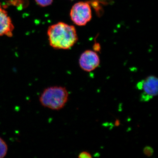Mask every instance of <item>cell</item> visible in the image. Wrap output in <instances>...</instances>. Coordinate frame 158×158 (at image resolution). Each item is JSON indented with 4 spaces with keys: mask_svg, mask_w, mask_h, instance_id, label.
I'll list each match as a JSON object with an SVG mask.
<instances>
[{
    "mask_svg": "<svg viewBox=\"0 0 158 158\" xmlns=\"http://www.w3.org/2000/svg\"><path fill=\"white\" fill-rule=\"evenodd\" d=\"M100 50V46L98 44H95L94 45V50L98 51Z\"/></svg>",
    "mask_w": 158,
    "mask_h": 158,
    "instance_id": "11",
    "label": "cell"
},
{
    "mask_svg": "<svg viewBox=\"0 0 158 158\" xmlns=\"http://www.w3.org/2000/svg\"><path fill=\"white\" fill-rule=\"evenodd\" d=\"M78 158H91L92 156L91 154L88 152L83 151L79 154Z\"/></svg>",
    "mask_w": 158,
    "mask_h": 158,
    "instance_id": "10",
    "label": "cell"
},
{
    "mask_svg": "<svg viewBox=\"0 0 158 158\" xmlns=\"http://www.w3.org/2000/svg\"><path fill=\"white\" fill-rule=\"evenodd\" d=\"M47 34L50 45L57 49H70L78 40L74 27L63 22L50 26Z\"/></svg>",
    "mask_w": 158,
    "mask_h": 158,
    "instance_id": "1",
    "label": "cell"
},
{
    "mask_svg": "<svg viewBox=\"0 0 158 158\" xmlns=\"http://www.w3.org/2000/svg\"><path fill=\"white\" fill-rule=\"evenodd\" d=\"M69 96L68 91L65 87L51 86L44 90L40 96L39 102L44 107L58 111L64 107Z\"/></svg>",
    "mask_w": 158,
    "mask_h": 158,
    "instance_id": "2",
    "label": "cell"
},
{
    "mask_svg": "<svg viewBox=\"0 0 158 158\" xmlns=\"http://www.w3.org/2000/svg\"><path fill=\"white\" fill-rule=\"evenodd\" d=\"M100 60L98 55L91 50L85 51L81 55L79 60V65L85 71L90 72L95 69L100 65Z\"/></svg>",
    "mask_w": 158,
    "mask_h": 158,
    "instance_id": "5",
    "label": "cell"
},
{
    "mask_svg": "<svg viewBox=\"0 0 158 158\" xmlns=\"http://www.w3.org/2000/svg\"><path fill=\"white\" fill-rule=\"evenodd\" d=\"M144 155L150 157L152 155L154 151L152 148L150 146H146L144 147L143 150Z\"/></svg>",
    "mask_w": 158,
    "mask_h": 158,
    "instance_id": "9",
    "label": "cell"
},
{
    "mask_svg": "<svg viewBox=\"0 0 158 158\" xmlns=\"http://www.w3.org/2000/svg\"><path fill=\"white\" fill-rule=\"evenodd\" d=\"M53 0H35V2L39 6L45 7L51 5Z\"/></svg>",
    "mask_w": 158,
    "mask_h": 158,
    "instance_id": "8",
    "label": "cell"
},
{
    "mask_svg": "<svg viewBox=\"0 0 158 158\" xmlns=\"http://www.w3.org/2000/svg\"><path fill=\"white\" fill-rule=\"evenodd\" d=\"M137 88L141 90V101L147 102L157 96L158 92V79L156 77L151 75L137 84Z\"/></svg>",
    "mask_w": 158,
    "mask_h": 158,
    "instance_id": "4",
    "label": "cell"
},
{
    "mask_svg": "<svg viewBox=\"0 0 158 158\" xmlns=\"http://www.w3.org/2000/svg\"><path fill=\"white\" fill-rule=\"evenodd\" d=\"M71 19L79 26H85L91 20L92 12L88 2H79L73 6L70 10Z\"/></svg>",
    "mask_w": 158,
    "mask_h": 158,
    "instance_id": "3",
    "label": "cell"
},
{
    "mask_svg": "<svg viewBox=\"0 0 158 158\" xmlns=\"http://www.w3.org/2000/svg\"><path fill=\"white\" fill-rule=\"evenodd\" d=\"M115 124L116 126H118L119 124V122L118 120H116V122H115Z\"/></svg>",
    "mask_w": 158,
    "mask_h": 158,
    "instance_id": "12",
    "label": "cell"
},
{
    "mask_svg": "<svg viewBox=\"0 0 158 158\" xmlns=\"http://www.w3.org/2000/svg\"><path fill=\"white\" fill-rule=\"evenodd\" d=\"M8 147L6 141L0 137V158L5 157L8 152Z\"/></svg>",
    "mask_w": 158,
    "mask_h": 158,
    "instance_id": "7",
    "label": "cell"
},
{
    "mask_svg": "<svg viewBox=\"0 0 158 158\" xmlns=\"http://www.w3.org/2000/svg\"><path fill=\"white\" fill-rule=\"evenodd\" d=\"M14 30L11 18L0 3V36L11 37Z\"/></svg>",
    "mask_w": 158,
    "mask_h": 158,
    "instance_id": "6",
    "label": "cell"
}]
</instances>
